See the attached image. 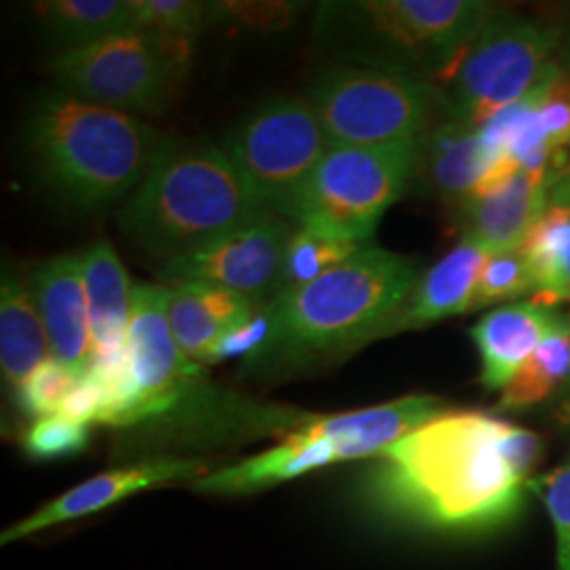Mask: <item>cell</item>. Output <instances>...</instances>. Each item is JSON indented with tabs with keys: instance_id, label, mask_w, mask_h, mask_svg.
<instances>
[{
	"instance_id": "obj_1",
	"label": "cell",
	"mask_w": 570,
	"mask_h": 570,
	"mask_svg": "<svg viewBox=\"0 0 570 570\" xmlns=\"http://www.w3.org/2000/svg\"><path fill=\"white\" fill-rule=\"evenodd\" d=\"M539 454L529 429L449 412L374 456L370 489L383 508L428 527L497 529L522 508Z\"/></svg>"
},
{
	"instance_id": "obj_2",
	"label": "cell",
	"mask_w": 570,
	"mask_h": 570,
	"mask_svg": "<svg viewBox=\"0 0 570 570\" xmlns=\"http://www.w3.org/2000/svg\"><path fill=\"white\" fill-rule=\"evenodd\" d=\"M268 212L223 146L169 142L122 205L119 225L148 256L169 263Z\"/></svg>"
},
{
	"instance_id": "obj_3",
	"label": "cell",
	"mask_w": 570,
	"mask_h": 570,
	"mask_svg": "<svg viewBox=\"0 0 570 570\" xmlns=\"http://www.w3.org/2000/svg\"><path fill=\"white\" fill-rule=\"evenodd\" d=\"M419 279V261L362 245L343 265L265 306L271 336L258 355L308 360L376 341Z\"/></svg>"
},
{
	"instance_id": "obj_4",
	"label": "cell",
	"mask_w": 570,
	"mask_h": 570,
	"mask_svg": "<svg viewBox=\"0 0 570 570\" xmlns=\"http://www.w3.org/2000/svg\"><path fill=\"white\" fill-rule=\"evenodd\" d=\"M167 144L138 117L66 91L45 96L28 122V148L42 178L82 209L131 197Z\"/></svg>"
},
{
	"instance_id": "obj_5",
	"label": "cell",
	"mask_w": 570,
	"mask_h": 570,
	"mask_svg": "<svg viewBox=\"0 0 570 570\" xmlns=\"http://www.w3.org/2000/svg\"><path fill=\"white\" fill-rule=\"evenodd\" d=\"M494 13L480 0L320 2L315 37L330 53L364 68L442 75Z\"/></svg>"
},
{
	"instance_id": "obj_6",
	"label": "cell",
	"mask_w": 570,
	"mask_h": 570,
	"mask_svg": "<svg viewBox=\"0 0 570 570\" xmlns=\"http://www.w3.org/2000/svg\"><path fill=\"white\" fill-rule=\"evenodd\" d=\"M416 146H332L282 216L327 237L367 244L414 176Z\"/></svg>"
},
{
	"instance_id": "obj_7",
	"label": "cell",
	"mask_w": 570,
	"mask_h": 570,
	"mask_svg": "<svg viewBox=\"0 0 570 570\" xmlns=\"http://www.w3.org/2000/svg\"><path fill=\"white\" fill-rule=\"evenodd\" d=\"M195 56V41L138 30L112 35L53 61L61 89L122 115H164Z\"/></svg>"
},
{
	"instance_id": "obj_8",
	"label": "cell",
	"mask_w": 570,
	"mask_h": 570,
	"mask_svg": "<svg viewBox=\"0 0 570 570\" xmlns=\"http://www.w3.org/2000/svg\"><path fill=\"white\" fill-rule=\"evenodd\" d=\"M553 47L551 28L497 11L440 75L450 117L480 127L527 100L558 72Z\"/></svg>"
},
{
	"instance_id": "obj_9",
	"label": "cell",
	"mask_w": 570,
	"mask_h": 570,
	"mask_svg": "<svg viewBox=\"0 0 570 570\" xmlns=\"http://www.w3.org/2000/svg\"><path fill=\"white\" fill-rule=\"evenodd\" d=\"M330 146H412L429 129L431 89L412 77L341 66L308 94Z\"/></svg>"
},
{
	"instance_id": "obj_10",
	"label": "cell",
	"mask_w": 570,
	"mask_h": 570,
	"mask_svg": "<svg viewBox=\"0 0 570 570\" xmlns=\"http://www.w3.org/2000/svg\"><path fill=\"white\" fill-rule=\"evenodd\" d=\"M220 146L266 207L279 216L332 148L313 104L296 96L258 106Z\"/></svg>"
},
{
	"instance_id": "obj_11",
	"label": "cell",
	"mask_w": 570,
	"mask_h": 570,
	"mask_svg": "<svg viewBox=\"0 0 570 570\" xmlns=\"http://www.w3.org/2000/svg\"><path fill=\"white\" fill-rule=\"evenodd\" d=\"M169 287H134V313L127 332V404L122 425H136L174 410L184 391L199 376L176 343L167 320Z\"/></svg>"
},
{
	"instance_id": "obj_12",
	"label": "cell",
	"mask_w": 570,
	"mask_h": 570,
	"mask_svg": "<svg viewBox=\"0 0 570 570\" xmlns=\"http://www.w3.org/2000/svg\"><path fill=\"white\" fill-rule=\"evenodd\" d=\"M294 230L284 216L268 212L195 254L164 263L159 279L171 285H216L254 303L268 294L277 298L285 252Z\"/></svg>"
},
{
	"instance_id": "obj_13",
	"label": "cell",
	"mask_w": 570,
	"mask_h": 570,
	"mask_svg": "<svg viewBox=\"0 0 570 570\" xmlns=\"http://www.w3.org/2000/svg\"><path fill=\"white\" fill-rule=\"evenodd\" d=\"M513 167L487 142L480 127L450 117L419 140L414 171H421L440 199L463 207L484 184Z\"/></svg>"
},
{
	"instance_id": "obj_14",
	"label": "cell",
	"mask_w": 570,
	"mask_h": 570,
	"mask_svg": "<svg viewBox=\"0 0 570 570\" xmlns=\"http://www.w3.org/2000/svg\"><path fill=\"white\" fill-rule=\"evenodd\" d=\"M32 294L41 311L51 357L79 376L91 366V324L82 254H61L35 273Z\"/></svg>"
},
{
	"instance_id": "obj_15",
	"label": "cell",
	"mask_w": 570,
	"mask_h": 570,
	"mask_svg": "<svg viewBox=\"0 0 570 570\" xmlns=\"http://www.w3.org/2000/svg\"><path fill=\"white\" fill-rule=\"evenodd\" d=\"M548 209V180L513 167L484 184L461 207L465 235L490 254L518 249Z\"/></svg>"
},
{
	"instance_id": "obj_16",
	"label": "cell",
	"mask_w": 570,
	"mask_h": 570,
	"mask_svg": "<svg viewBox=\"0 0 570 570\" xmlns=\"http://www.w3.org/2000/svg\"><path fill=\"white\" fill-rule=\"evenodd\" d=\"M82 275L91 324V366L110 372L122 366L134 313V287L117 252L104 242L82 252Z\"/></svg>"
},
{
	"instance_id": "obj_17",
	"label": "cell",
	"mask_w": 570,
	"mask_h": 570,
	"mask_svg": "<svg viewBox=\"0 0 570 570\" xmlns=\"http://www.w3.org/2000/svg\"><path fill=\"white\" fill-rule=\"evenodd\" d=\"M440 414H444V404L438 397L410 395L381 406L317 419L306 429L330 442L338 463L379 456Z\"/></svg>"
},
{
	"instance_id": "obj_18",
	"label": "cell",
	"mask_w": 570,
	"mask_h": 570,
	"mask_svg": "<svg viewBox=\"0 0 570 570\" xmlns=\"http://www.w3.org/2000/svg\"><path fill=\"white\" fill-rule=\"evenodd\" d=\"M562 317L558 306L543 305L534 298L501 306L484 315L471 330L482 362V385L489 391L508 387Z\"/></svg>"
},
{
	"instance_id": "obj_19",
	"label": "cell",
	"mask_w": 570,
	"mask_h": 570,
	"mask_svg": "<svg viewBox=\"0 0 570 570\" xmlns=\"http://www.w3.org/2000/svg\"><path fill=\"white\" fill-rule=\"evenodd\" d=\"M489 256L484 245L463 237L440 263L421 275L400 313L391 320L385 336L419 330L471 311L478 279Z\"/></svg>"
},
{
	"instance_id": "obj_20",
	"label": "cell",
	"mask_w": 570,
	"mask_h": 570,
	"mask_svg": "<svg viewBox=\"0 0 570 570\" xmlns=\"http://www.w3.org/2000/svg\"><path fill=\"white\" fill-rule=\"evenodd\" d=\"M197 469L199 468L195 463H186V461H153L138 468L117 469V471L96 475L82 482L81 487L68 490L66 494H61L60 499L51 501L37 513L28 515L26 520H21L20 524L11 527L2 534V543L23 539L39 530L96 513L108 505L119 503L138 490L190 478Z\"/></svg>"
},
{
	"instance_id": "obj_21",
	"label": "cell",
	"mask_w": 570,
	"mask_h": 570,
	"mask_svg": "<svg viewBox=\"0 0 570 570\" xmlns=\"http://www.w3.org/2000/svg\"><path fill=\"white\" fill-rule=\"evenodd\" d=\"M256 315V303L237 292L205 284L169 287L167 320L184 355L204 364L214 343Z\"/></svg>"
},
{
	"instance_id": "obj_22",
	"label": "cell",
	"mask_w": 570,
	"mask_h": 570,
	"mask_svg": "<svg viewBox=\"0 0 570 570\" xmlns=\"http://www.w3.org/2000/svg\"><path fill=\"white\" fill-rule=\"evenodd\" d=\"M330 463H336L330 442L303 428L294 431L277 449L266 450L239 465L220 469L199 480L197 487L209 492H247L279 484Z\"/></svg>"
},
{
	"instance_id": "obj_23",
	"label": "cell",
	"mask_w": 570,
	"mask_h": 570,
	"mask_svg": "<svg viewBox=\"0 0 570 570\" xmlns=\"http://www.w3.org/2000/svg\"><path fill=\"white\" fill-rule=\"evenodd\" d=\"M49 357L51 346L32 289L16 275L4 273L0 289V364L4 381L18 391Z\"/></svg>"
},
{
	"instance_id": "obj_24",
	"label": "cell",
	"mask_w": 570,
	"mask_h": 570,
	"mask_svg": "<svg viewBox=\"0 0 570 570\" xmlns=\"http://www.w3.org/2000/svg\"><path fill=\"white\" fill-rule=\"evenodd\" d=\"M37 13L51 39L66 51L134 30L131 0H51L39 2Z\"/></svg>"
},
{
	"instance_id": "obj_25",
	"label": "cell",
	"mask_w": 570,
	"mask_h": 570,
	"mask_svg": "<svg viewBox=\"0 0 570 570\" xmlns=\"http://www.w3.org/2000/svg\"><path fill=\"white\" fill-rule=\"evenodd\" d=\"M570 379V317H562L503 389L501 407L522 410L548 400Z\"/></svg>"
},
{
	"instance_id": "obj_26",
	"label": "cell",
	"mask_w": 570,
	"mask_h": 570,
	"mask_svg": "<svg viewBox=\"0 0 570 570\" xmlns=\"http://www.w3.org/2000/svg\"><path fill=\"white\" fill-rule=\"evenodd\" d=\"M362 245L366 244H353L345 239L327 237L322 233L298 226L285 252L279 294L294 289L298 285L308 284L322 277L327 271H332L334 266L343 265L346 258H351Z\"/></svg>"
},
{
	"instance_id": "obj_27",
	"label": "cell",
	"mask_w": 570,
	"mask_h": 570,
	"mask_svg": "<svg viewBox=\"0 0 570 570\" xmlns=\"http://www.w3.org/2000/svg\"><path fill=\"white\" fill-rule=\"evenodd\" d=\"M134 30L167 39L197 41L212 26V2L193 0H131Z\"/></svg>"
},
{
	"instance_id": "obj_28",
	"label": "cell",
	"mask_w": 570,
	"mask_h": 570,
	"mask_svg": "<svg viewBox=\"0 0 570 570\" xmlns=\"http://www.w3.org/2000/svg\"><path fill=\"white\" fill-rule=\"evenodd\" d=\"M537 284L527 254L518 247L510 252L490 254L482 266L471 311L513 301L527 294H534Z\"/></svg>"
},
{
	"instance_id": "obj_29",
	"label": "cell",
	"mask_w": 570,
	"mask_h": 570,
	"mask_svg": "<svg viewBox=\"0 0 570 570\" xmlns=\"http://www.w3.org/2000/svg\"><path fill=\"white\" fill-rule=\"evenodd\" d=\"M79 374L49 357L37 367L16 391L21 410L32 419H47L60 414L68 393L79 383Z\"/></svg>"
},
{
	"instance_id": "obj_30",
	"label": "cell",
	"mask_w": 570,
	"mask_h": 570,
	"mask_svg": "<svg viewBox=\"0 0 570 570\" xmlns=\"http://www.w3.org/2000/svg\"><path fill=\"white\" fill-rule=\"evenodd\" d=\"M532 119L541 138L558 159L567 161L570 146V77L556 72L539 87L532 106Z\"/></svg>"
},
{
	"instance_id": "obj_31",
	"label": "cell",
	"mask_w": 570,
	"mask_h": 570,
	"mask_svg": "<svg viewBox=\"0 0 570 570\" xmlns=\"http://www.w3.org/2000/svg\"><path fill=\"white\" fill-rule=\"evenodd\" d=\"M89 444V428L66 416H47L35 421L23 435V450L39 461L63 459L82 452Z\"/></svg>"
},
{
	"instance_id": "obj_32",
	"label": "cell",
	"mask_w": 570,
	"mask_h": 570,
	"mask_svg": "<svg viewBox=\"0 0 570 570\" xmlns=\"http://www.w3.org/2000/svg\"><path fill=\"white\" fill-rule=\"evenodd\" d=\"M550 513L556 530V570H570V465L530 482Z\"/></svg>"
},
{
	"instance_id": "obj_33",
	"label": "cell",
	"mask_w": 570,
	"mask_h": 570,
	"mask_svg": "<svg viewBox=\"0 0 570 570\" xmlns=\"http://www.w3.org/2000/svg\"><path fill=\"white\" fill-rule=\"evenodd\" d=\"M303 4L294 2H212V21L247 28H284L298 16Z\"/></svg>"
},
{
	"instance_id": "obj_34",
	"label": "cell",
	"mask_w": 570,
	"mask_h": 570,
	"mask_svg": "<svg viewBox=\"0 0 570 570\" xmlns=\"http://www.w3.org/2000/svg\"><path fill=\"white\" fill-rule=\"evenodd\" d=\"M271 336V324L266 317L265 308H261L254 317H249L242 326L233 327L220 336L209 353L205 355L204 364H218L230 357H242L247 353H261Z\"/></svg>"
},
{
	"instance_id": "obj_35",
	"label": "cell",
	"mask_w": 570,
	"mask_h": 570,
	"mask_svg": "<svg viewBox=\"0 0 570 570\" xmlns=\"http://www.w3.org/2000/svg\"><path fill=\"white\" fill-rule=\"evenodd\" d=\"M106 412V391L104 385L94 374H82L79 383L68 393L60 407V416H66L77 423H102Z\"/></svg>"
},
{
	"instance_id": "obj_36",
	"label": "cell",
	"mask_w": 570,
	"mask_h": 570,
	"mask_svg": "<svg viewBox=\"0 0 570 570\" xmlns=\"http://www.w3.org/2000/svg\"><path fill=\"white\" fill-rule=\"evenodd\" d=\"M534 301L550 306L570 303V228L569 235H567V244H564V249L560 254V261H558L550 285L541 294H537Z\"/></svg>"
},
{
	"instance_id": "obj_37",
	"label": "cell",
	"mask_w": 570,
	"mask_h": 570,
	"mask_svg": "<svg viewBox=\"0 0 570 570\" xmlns=\"http://www.w3.org/2000/svg\"><path fill=\"white\" fill-rule=\"evenodd\" d=\"M548 205L570 207V155L548 183Z\"/></svg>"
}]
</instances>
